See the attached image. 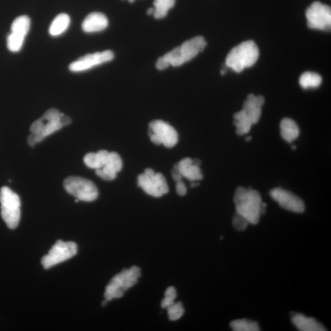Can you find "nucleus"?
<instances>
[{"label":"nucleus","instance_id":"1","mask_svg":"<svg viewBox=\"0 0 331 331\" xmlns=\"http://www.w3.org/2000/svg\"><path fill=\"white\" fill-rule=\"evenodd\" d=\"M236 212L243 215L249 223L256 224L264 213L266 204L262 202L260 194L256 190L239 187L234 196Z\"/></svg>","mask_w":331,"mask_h":331},{"label":"nucleus","instance_id":"2","mask_svg":"<svg viewBox=\"0 0 331 331\" xmlns=\"http://www.w3.org/2000/svg\"><path fill=\"white\" fill-rule=\"evenodd\" d=\"M259 51L253 41H244L234 47L226 58V65L237 73L251 67L258 60Z\"/></svg>","mask_w":331,"mask_h":331},{"label":"nucleus","instance_id":"3","mask_svg":"<svg viewBox=\"0 0 331 331\" xmlns=\"http://www.w3.org/2000/svg\"><path fill=\"white\" fill-rule=\"evenodd\" d=\"M140 276V269L133 266L132 268L124 269L111 279L106 286L105 298L109 301L122 298L128 289L137 283Z\"/></svg>","mask_w":331,"mask_h":331},{"label":"nucleus","instance_id":"4","mask_svg":"<svg viewBox=\"0 0 331 331\" xmlns=\"http://www.w3.org/2000/svg\"><path fill=\"white\" fill-rule=\"evenodd\" d=\"M207 43L202 36H196L184 42L164 56L170 65L177 67L196 57L206 48Z\"/></svg>","mask_w":331,"mask_h":331},{"label":"nucleus","instance_id":"5","mask_svg":"<svg viewBox=\"0 0 331 331\" xmlns=\"http://www.w3.org/2000/svg\"><path fill=\"white\" fill-rule=\"evenodd\" d=\"M66 191L80 201L91 202L98 196L97 187L91 180L85 178L71 176L64 180Z\"/></svg>","mask_w":331,"mask_h":331},{"label":"nucleus","instance_id":"6","mask_svg":"<svg viewBox=\"0 0 331 331\" xmlns=\"http://www.w3.org/2000/svg\"><path fill=\"white\" fill-rule=\"evenodd\" d=\"M77 252L78 246L75 243L59 240L54 244L48 254L42 258L41 263L44 269H48L67 261L75 256Z\"/></svg>","mask_w":331,"mask_h":331},{"label":"nucleus","instance_id":"7","mask_svg":"<svg viewBox=\"0 0 331 331\" xmlns=\"http://www.w3.org/2000/svg\"><path fill=\"white\" fill-rule=\"evenodd\" d=\"M308 28L329 31L331 27V9L329 6L315 1L306 11Z\"/></svg>","mask_w":331,"mask_h":331},{"label":"nucleus","instance_id":"8","mask_svg":"<svg viewBox=\"0 0 331 331\" xmlns=\"http://www.w3.org/2000/svg\"><path fill=\"white\" fill-rule=\"evenodd\" d=\"M272 198L277 202L281 208L295 213H302L305 211V204L303 200L292 193L281 188L271 190Z\"/></svg>","mask_w":331,"mask_h":331},{"label":"nucleus","instance_id":"9","mask_svg":"<svg viewBox=\"0 0 331 331\" xmlns=\"http://www.w3.org/2000/svg\"><path fill=\"white\" fill-rule=\"evenodd\" d=\"M113 57H114V54L110 51L87 54L74 61L69 66V69L73 72H82V71L90 70L94 66L112 60Z\"/></svg>","mask_w":331,"mask_h":331},{"label":"nucleus","instance_id":"10","mask_svg":"<svg viewBox=\"0 0 331 331\" xmlns=\"http://www.w3.org/2000/svg\"><path fill=\"white\" fill-rule=\"evenodd\" d=\"M149 133H154L166 147L172 148L177 144L179 136L176 130L161 120H155L149 123Z\"/></svg>","mask_w":331,"mask_h":331},{"label":"nucleus","instance_id":"11","mask_svg":"<svg viewBox=\"0 0 331 331\" xmlns=\"http://www.w3.org/2000/svg\"><path fill=\"white\" fill-rule=\"evenodd\" d=\"M122 160L117 153L109 152L107 161L102 168L96 169V174L105 180H114L117 174L122 169Z\"/></svg>","mask_w":331,"mask_h":331},{"label":"nucleus","instance_id":"12","mask_svg":"<svg viewBox=\"0 0 331 331\" xmlns=\"http://www.w3.org/2000/svg\"><path fill=\"white\" fill-rule=\"evenodd\" d=\"M264 103V98L262 96H254L250 94L247 98L244 103L243 110L253 124H255L260 119L261 107Z\"/></svg>","mask_w":331,"mask_h":331},{"label":"nucleus","instance_id":"13","mask_svg":"<svg viewBox=\"0 0 331 331\" xmlns=\"http://www.w3.org/2000/svg\"><path fill=\"white\" fill-rule=\"evenodd\" d=\"M108 26L107 17L101 12L88 15L83 22L82 28L86 33H95L104 30Z\"/></svg>","mask_w":331,"mask_h":331},{"label":"nucleus","instance_id":"14","mask_svg":"<svg viewBox=\"0 0 331 331\" xmlns=\"http://www.w3.org/2000/svg\"><path fill=\"white\" fill-rule=\"evenodd\" d=\"M63 113L56 109L52 108L47 110L43 117L34 122L30 127L31 134H39L49 127L51 123L58 122Z\"/></svg>","mask_w":331,"mask_h":331},{"label":"nucleus","instance_id":"15","mask_svg":"<svg viewBox=\"0 0 331 331\" xmlns=\"http://www.w3.org/2000/svg\"><path fill=\"white\" fill-rule=\"evenodd\" d=\"M177 167L182 176L191 181H197L203 178L199 166L193 164V160L190 158L182 159L177 164Z\"/></svg>","mask_w":331,"mask_h":331},{"label":"nucleus","instance_id":"16","mask_svg":"<svg viewBox=\"0 0 331 331\" xmlns=\"http://www.w3.org/2000/svg\"><path fill=\"white\" fill-rule=\"evenodd\" d=\"M291 322L298 330L301 331H325L327 330L319 322L313 318L296 313L293 315Z\"/></svg>","mask_w":331,"mask_h":331},{"label":"nucleus","instance_id":"17","mask_svg":"<svg viewBox=\"0 0 331 331\" xmlns=\"http://www.w3.org/2000/svg\"><path fill=\"white\" fill-rule=\"evenodd\" d=\"M0 202L1 207L7 209H20L21 205L18 195L7 187H2L0 190Z\"/></svg>","mask_w":331,"mask_h":331},{"label":"nucleus","instance_id":"18","mask_svg":"<svg viewBox=\"0 0 331 331\" xmlns=\"http://www.w3.org/2000/svg\"><path fill=\"white\" fill-rule=\"evenodd\" d=\"M154 174L152 175V176H148L144 173L139 175V176L138 177V186L141 188L150 196L155 197H162L164 194L160 192L156 182L155 181L154 179Z\"/></svg>","mask_w":331,"mask_h":331},{"label":"nucleus","instance_id":"19","mask_svg":"<svg viewBox=\"0 0 331 331\" xmlns=\"http://www.w3.org/2000/svg\"><path fill=\"white\" fill-rule=\"evenodd\" d=\"M280 133L283 139L288 142H292L300 135V129L295 121L289 118H283L280 123Z\"/></svg>","mask_w":331,"mask_h":331},{"label":"nucleus","instance_id":"20","mask_svg":"<svg viewBox=\"0 0 331 331\" xmlns=\"http://www.w3.org/2000/svg\"><path fill=\"white\" fill-rule=\"evenodd\" d=\"M109 152L107 150H101L97 153H89L83 158V162L86 166L91 169H100L105 165L107 161Z\"/></svg>","mask_w":331,"mask_h":331},{"label":"nucleus","instance_id":"21","mask_svg":"<svg viewBox=\"0 0 331 331\" xmlns=\"http://www.w3.org/2000/svg\"><path fill=\"white\" fill-rule=\"evenodd\" d=\"M70 24V17L68 14H59L52 22L49 27V33L53 36L60 35L68 29Z\"/></svg>","mask_w":331,"mask_h":331},{"label":"nucleus","instance_id":"22","mask_svg":"<svg viewBox=\"0 0 331 331\" xmlns=\"http://www.w3.org/2000/svg\"><path fill=\"white\" fill-rule=\"evenodd\" d=\"M234 124L236 127V133L238 135H244L250 131L253 123L243 110L234 115Z\"/></svg>","mask_w":331,"mask_h":331},{"label":"nucleus","instance_id":"23","mask_svg":"<svg viewBox=\"0 0 331 331\" xmlns=\"http://www.w3.org/2000/svg\"><path fill=\"white\" fill-rule=\"evenodd\" d=\"M1 215L9 228L14 229L18 226L21 219V209H7L1 207Z\"/></svg>","mask_w":331,"mask_h":331},{"label":"nucleus","instance_id":"24","mask_svg":"<svg viewBox=\"0 0 331 331\" xmlns=\"http://www.w3.org/2000/svg\"><path fill=\"white\" fill-rule=\"evenodd\" d=\"M30 19L28 16H22L17 17L12 22L11 33L26 37L30 28Z\"/></svg>","mask_w":331,"mask_h":331},{"label":"nucleus","instance_id":"25","mask_svg":"<svg viewBox=\"0 0 331 331\" xmlns=\"http://www.w3.org/2000/svg\"><path fill=\"white\" fill-rule=\"evenodd\" d=\"M322 83V78L318 74L313 72H305L301 75L300 84L303 88H317Z\"/></svg>","mask_w":331,"mask_h":331},{"label":"nucleus","instance_id":"26","mask_svg":"<svg viewBox=\"0 0 331 331\" xmlns=\"http://www.w3.org/2000/svg\"><path fill=\"white\" fill-rule=\"evenodd\" d=\"M175 3V0H154L155 18L157 19L164 18L166 16L168 11L174 7Z\"/></svg>","mask_w":331,"mask_h":331},{"label":"nucleus","instance_id":"27","mask_svg":"<svg viewBox=\"0 0 331 331\" xmlns=\"http://www.w3.org/2000/svg\"><path fill=\"white\" fill-rule=\"evenodd\" d=\"M231 329L235 331H259L258 323L247 319L234 320L230 323Z\"/></svg>","mask_w":331,"mask_h":331},{"label":"nucleus","instance_id":"28","mask_svg":"<svg viewBox=\"0 0 331 331\" xmlns=\"http://www.w3.org/2000/svg\"><path fill=\"white\" fill-rule=\"evenodd\" d=\"M25 38L26 37L11 33L7 39V48L10 51L13 52V53L19 51L23 46Z\"/></svg>","mask_w":331,"mask_h":331},{"label":"nucleus","instance_id":"29","mask_svg":"<svg viewBox=\"0 0 331 331\" xmlns=\"http://www.w3.org/2000/svg\"><path fill=\"white\" fill-rule=\"evenodd\" d=\"M168 317L170 321L179 320L184 314L185 310L180 302L174 303L167 308Z\"/></svg>","mask_w":331,"mask_h":331},{"label":"nucleus","instance_id":"30","mask_svg":"<svg viewBox=\"0 0 331 331\" xmlns=\"http://www.w3.org/2000/svg\"><path fill=\"white\" fill-rule=\"evenodd\" d=\"M177 297L176 290L173 286H169L165 291V298L163 299L161 306L163 308H167L169 306L174 303Z\"/></svg>","mask_w":331,"mask_h":331},{"label":"nucleus","instance_id":"31","mask_svg":"<svg viewBox=\"0 0 331 331\" xmlns=\"http://www.w3.org/2000/svg\"><path fill=\"white\" fill-rule=\"evenodd\" d=\"M249 223L248 220L243 215L236 212L233 217V224L234 228L238 231H244L248 228Z\"/></svg>","mask_w":331,"mask_h":331},{"label":"nucleus","instance_id":"32","mask_svg":"<svg viewBox=\"0 0 331 331\" xmlns=\"http://www.w3.org/2000/svg\"><path fill=\"white\" fill-rule=\"evenodd\" d=\"M154 179L162 194H167L169 192V187H168L166 180L164 175L162 173H155Z\"/></svg>","mask_w":331,"mask_h":331},{"label":"nucleus","instance_id":"33","mask_svg":"<svg viewBox=\"0 0 331 331\" xmlns=\"http://www.w3.org/2000/svg\"><path fill=\"white\" fill-rule=\"evenodd\" d=\"M176 192L179 196H185L187 194V187L184 182L180 180V181L176 182V186H175Z\"/></svg>","mask_w":331,"mask_h":331},{"label":"nucleus","instance_id":"34","mask_svg":"<svg viewBox=\"0 0 331 331\" xmlns=\"http://www.w3.org/2000/svg\"><path fill=\"white\" fill-rule=\"evenodd\" d=\"M170 66L169 63L167 62L166 60H165L164 56L160 57L159 60H157L156 63V67L158 70H164L165 69L167 68Z\"/></svg>","mask_w":331,"mask_h":331},{"label":"nucleus","instance_id":"35","mask_svg":"<svg viewBox=\"0 0 331 331\" xmlns=\"http://www.w3.org/2000/svg\"><path fill=\"white\" fill-rule=\"evenodd\" d=\"M59 122H60V124L62 125V127H65V126L70 124L71 123V118L70 117H68V116L64 115L63 113L62 115H61V117H60Z\"/></svg>","mask_w":331,"mask_h":331},{"label":"nucleus","instance_id":"36","mask_svg":"<svg viewBox=\"0 0 331 331\" xmlns=\"http://www.w3.org/2000/svg\"><path fill=\"white\" fill-rule=\"evenodd\" d=\"M147 13L148 15L154 14V7H150V8L147 10Z\"/></svg>","mask_w":331,"mask_h":331},{"label":"nucleus","instance_id":"37","mask_svg":"<svg viewBox=\"0 0 331 331\" xmlns=\"http://www.w3.org/2000/svg\"><path fill=\"white\" fill-rule=\"evenodd\" d=\"M128 1H129L130 2H133L135 1V0H128Z\"/></svg>","mask_w":331,"mask_h":331}]
</instances>
